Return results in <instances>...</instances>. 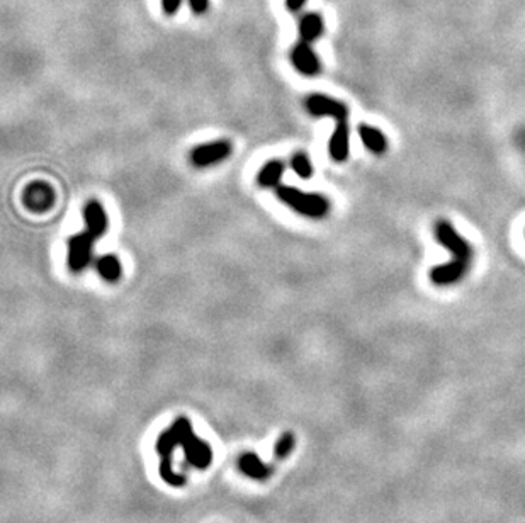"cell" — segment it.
Wrapping results in <instances>:
<instances>
[{"mask_svg":"<svg viewBox=\"0 0 525 523\" xmlns=\"http://www.w3.org/2000/svg\"><path fill=\"white\" fill-rule=\"evenodd\" d=\"M434 237L452 255V260L432 269L430 281L437 286H451L466 276L467 269L473 262V248L447 219L437 221L434 226Z\"/></svg>","mask_w":525,"mask_h":523,"instance_id":"cell-1","label":"cell"},{"mask_svg":"<svg viewBox=\"0 0 525 523\" xmlns=\"http://www.w3.org/2000/svg\"><path fill=\"white\" fill-rule=\"evenodd\" d=\"M276 196L284 206L304 218L321 219L330 212V201L318 192H306L294 185H279Z\"/></svg>","mask_w":525,"mask_h":523,"instance_id":"cell-2","label":"cell"},{"mask_svg":"<svg viewBox=\"0 0 525 523\" xmlns=\"http://www.w3.org/2000/svg\"><path fill=\"white\" fill-rule=\"evenodd\" d=\"M174 432L177 433L179 443L182 445L185 462L196 469H207L209 467L211 460H213V450L211 445L204 440H201L199 437L194 433L192 425L185 416H179L172 425Z\"/></svg>","mask_w":525,"mask_h":523,"instance_id":"cell-3","label":"cell"},{"mask_svg":"<svg viewBox=\"0 0 525 523\" xmlns=\"http://www.w3.org/2000/svg\"><path fill=\"white\" fill-rule=\"evenodd\" d=\"M97 238L94 234L83 229L68 238L67 243V265L73 274L83 272L90 265L94 255V243Z\"/></svg>","mask_w":525,"mask_h":523,"instance_id":"cell-4","label":"cell"},{"mask_svg":"<svg viewBox=\"0 0 525 523\" xmlns=\"http://www.w3.org/2000/svg\"><path fill=\"white\" fill-rule=\"evenodd\" d=\"M229 155H232V143L228 140H214L209 143L194 146L191 155H189V160L194 167L207 168L224 162Z\"/></svg>","mask_w":525,"mask_h":523,"instance_id":"cell-5","label":"cell"},{"mask_svg":"<svg viewBox=\"0 0 525 523\" xmlns=\"http://www.w3.org/2000/svg\"><path fill=\"white\" fill-rule=\"evenodd\" d=\"M304 108L313 118H333L335 121L348 119L347 105L342 100H337L325 94L308 95L306 100H304Z\"/></svg>","mask_w":525,"mask_h":523,"instance_id":"cell-6","label":"cell"},{"mask_svg":"<svg viewBox=\"0 0 525 523\" xmlns=\"http://www.w3.org/2000/svg\"><path fill=\"white\" fill-rule=\"evenodd\" d=\"M291 63L296 68V72L304 77H315L321 72L320 58L313 50L311 43L301 41V39L291 51Z\"/></svg>","mask_w":525,"mask_h":523,"instance_id":"cell-7","label":"cell"},{"mask_svg":"<svg viewBox=\"0 0 525 523\" xmlns=\"http://www.w3.org/2000/svg\"><path fill=\"white\" fill-rule=\"evenodd\" d=\"M328 153L333 162H345L350 153V130L347 119H338L335 123L332 138L328 141Z\"/></svg>","mask_w":525,"mask_h":523,"instance_id":"cell-8","label":"cell"},{"mask_svg":"<svg viewBox=\"0 0 525 523\" xmlns=\"http://www.w3.org/2000/svg\"><path fill=\"white\" fill-rule=\"evenodd\" d=\"M83 221H85L87 232L94 234L95 238L104 237V234L108 233L109 228L108 214H105L103 204L95 201V199H90V201H87L85 206H83Z\"/></svg>","mask_w":525,"mask_h":523,"instance_id":"cell-9","label":"cell"},{"mask_svg":"<svg viewBox=\"0 0 525 523\" xmlns=\"http://www.w3.org/2000/svg\"><path fill=\"white\" fill-rule=\"evenodd\" d=\"M53 201H55V194H53V189L50 185L41 184V182H36V184H31L24 192V204L26 207L34 212H41V211H48L51 207Z\"/></svg>","mask_w":525,"mask_h":523,"instance_id":"cell-10","label":"cell"},{"mask_svg":"<svg viewBox=\"0 0 525 523\" xmlns=\"http://www.w3.org/2000/svg\"><path fill=\"white\" fill-rule=\"evenodd\" d=\"M238 467H240V471L244 472L245 476H249L250 480L257 481L267 480L272 474V469L269 467L257 454H254V452H246V454L241 455L240 460H238Z\"/></svg>","mask_w":525,"mask_h":523,"instance_id":"cell-11","label":"cell"},{"mask_svg":"<svg viewBox=\"0 0 525 523\" xmlns=\"http://www.w3.org/2000/svg\"><path fill=\"white\" fill-rule=\"evenodd\" d=\"M299 39L306 43H315L325 33V22L318 12H308L301 16L298 24Z\"/></svg>","mask_w":525,"mask_h":523,"instance_id":"cell-12","label":"cell"},{"mask_svg":"<svg viewBox=\"0 0 525 523\" xmlns=\"http://www.w3.org/2000/svg\"><path fill=\"white\" fill-rule=\"evenodd\" d=\"M286 170V163L279 160V158H274V160H269L266 162V165L259 170L257 174V184L262 189H277L281 185V179L284 175Z\"/></svg>","mask_w":525,"mask_h":523,"instance_id":"cell-13","label":"cell"},{"mask_svg":"<svg viewBox=\"0 0 525 523\" xmlns=\"http://www.w3.org/2000/svg\"><path fill=\"white\" fill-rule=\"evenodd\" d=\"M95 270L103 281L109 284H116L123 277L121 260L114 254H105L95 259Z\"/></svg>","mask_w":525,"mask_h":523,"instance_id":"cell-14","label":"cell"},{"mask_svg":"<svg viewBox=\"0 0 525 523\" xmlns=\"http://www.w3.org/2000/svg\"><path fill=\"white\" fill-rule=\"evenodd\" d=\"M359 138L363 141V145L374 155H383L388 148V140L385 133L378 128L369 126V124H360L359 126Z\"/></svg>","mask_w":525,"mask_h":523,"instance_id":"cell-15","label":"cell"},{"mask_svg":"<svg viewBox=\"0 0 525 523\" xmlns=\"http://www.w3.org/2000/svg\"><path fill=\"white\" fill-rule=\"evenodd\" d=\"M158 472H160V477L169 486L180 487V486L185 485V481H187V477H185L184 474L175 472L174 465H172V457H162L160 459V467H158Z\"/></svg>","mask_w":525,"mask_h":523,"instance_id":"cell-16","label":"cell"},{"mask_svg":"<svg viewBox=\"0 0 525 523\" xmlns=\"http://www.w3.org/2000/svg\"><path fill=\"white\" fill-rule=\"evenodd\" d=\"M177 445H180L177 433H175L174 428L170 427L169 430H165V432H162L160 437H158L157 454L160 455V459L162 457H172V454H174V450L177 449Z\"/></svg>","mask_w":525,"mask_h":523,"instance_id":"cell-17","label":"cell"},{"mask_svg":"<svg viewBox=\"0 0 525 523\" xmlns=\"http://www.w3.org/2000/svg\"><path fill=\"white\" fill-rule=\"evenodd\" d=\"M291 168L303 180L311 179L313 174H315V167H313L310 157L303 152L293 155V158H291Z\"/></svg>","mask_w":525,"mask_h":523,"instance_id":"cell-18","label":"cell"},{"mask_svg":"<svg viewBox=\"0 0 525 523\" xmlns=\"http://www.w3.org/2000/svg\"><path fill=\"white\" fill-rule=\"evenodd\" d=\"M294 449V435L291 432L282 433L279 440L276 442L274 447V455L277 460H284L291 455V452Z\"/></svg>","mask_w":525,"mask_h":523,"instance_id":"cell-19","label":"cell"},{"mask_svg":"<svg viewBox=\"0 0 525 523\" xmlns=\"http://www.w3.org/2000/svg\"><path fill=\"white\" fill-rule=\"evenodd\" d=\"M180 4H182V0H162V9L167 16H172L179 11Z\"/></svg>","mask_w":525,"mask_h":523,"instance_id":"cell-20","label":"cell"},{"mask_svg":"<svg viewBox=\"0 0 525 523\" xmlns=\"http://www.w3.org/2000/svg\"><path fill=\"white\" fill-rule=\"evenodd\" d=\"M189 7L194 14H204L209 7V0H189Z\"/></svg>","mask_w":525,"mask_h":523,"instance_id":"cell-21","label":"cell"},{"mask_svg":"<svg viewBox=\"0 0 525 523\" xmlns=\"http://www.w3.org/2000/svg\"><path fill=\"white\" fill-rule=\"evenodd\" d=\"M306 4V0H286V7L289 9L291 12H299Z\"/></svg>","mask_w":525,"mask_h":523,"instance_id":"cell-22","label":"cell"}]
</instances>
